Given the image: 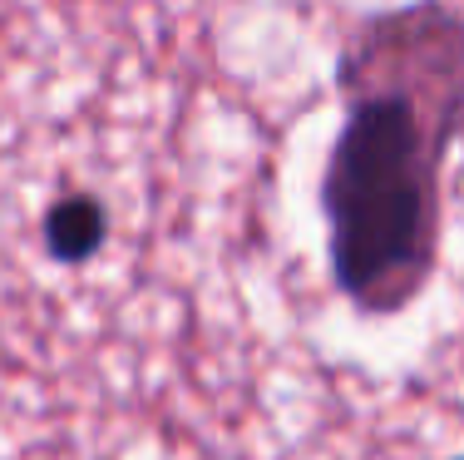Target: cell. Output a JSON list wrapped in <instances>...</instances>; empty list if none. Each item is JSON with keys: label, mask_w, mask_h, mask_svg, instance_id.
Returning <instances> with one entry per match:
<instances>
[{"label": "cell", "mask_w": 464, "mask_h": 460, "mask_svg": "<svg viewBox=\"0 0 464 460\" xmlns=\"http://www.w3.org/2000/svg\"><path fill=\"white\" fill-rule=\"evenodd\" d=\"M459 460H464V455H459Z\"/></svg>", "instance_id": "obj_3"}, {"label": "cell", "mask_w": 464, "mask_h": 460, "mask_svg": "<svg viewBox=\"0 0 464 460\" xmlns=\"http://www.w3.org/2000/svg\"><path fill=\"white\" fill-rule=\"evenodd\" d=\"M45 253L64 268L74 262H90L109 238V208L94 193H64L45 208Z\"/></svg>", "instance_id": "obj_2"}, {"label": "cell", "mask_w": 464, "mask_h": 460, "mask_svg": "<svg viewBox=\"0 0 464 460\" xmlns=\"http://www.w3.org/2000/svg\"><path fill=\"white\" fill-rule=\"evenodd\" d=\"M336 94L316 189L331 282L361 317H401L440 272L445 173L464 144V5L366 15L336 54Z\"/></svg>", "instance_id": "obj_1"}]
</instances>
